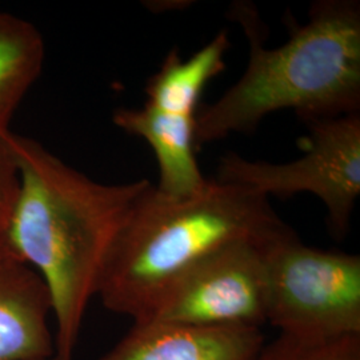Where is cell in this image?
Listing matches in <instances>:
<instances>
[{"instance_id":"4","label":"cell","mask_w":360,"mask_h":360,"mask_svg":"<svg viewBox=\"0 0 360 360\" xmlns=\"http://www.w3.org/2000/svg\"><path fill=\"white\" fill-rule=\"evenodd\" d=\"M267 323L303 340L360 336V257L306 245L292 229L267 248Z\"/></svg>"},{"instance_id":"2","label":"cell","mask_w":360,"mask_h":360,"mask_svg":"<svg viewBox=\"0 0 360 360\" xmlns=\"http://www.w3.org/2000/svg\"><path fill=\"white\" fill-rule=\"evenodd\" d=\"M229 18L245 32L248 63L218 101L199 108L196 150L233 132L251 134L281 110L302 120L360 114L359 0H318L302 26L287 15L290 35L274 49L264 46L269 31L254 3L235 1Z\"/></svg>"},{"instance_id":"12","label":"cell","mask_w":360,"mask_h":360,"mask_svg":"<svg viewBox=\"0 0 360 360\" xmlns=\"http://www.w3.org/2000/svg\"><path fill=\"white\" fill-rule=\"evenodd\" d=\"M257 360H360V336L334 340H303L279 335Z\"/></svg>"},{"instance_id":"9","label":"cell","mask_w":360,"mask_h":360,"mask_svg":"<svg viewBox=\"0 0 360 360\" xmlns=\"http://www.w3.org/2000/svg\"><path fill=\"white\" fill-rule=\"evenodd\" d=\"M196 117L159 111L144 103L141 108H117L116 127L138 136L153 148L159 181L155 190L168 198H187L202 193L208 184L196 160Z\"/></svg>"},{"instance_id":"11","label":"cell","mask_w":360,"mask_h":360,"mask_svg":"<svg viewBox=\"0 0 360 360\" xmlns=\"http://www.w3.org/2000/svg\"><path fill=\"white\" fill-rule=\"evenodd\" d=\"M44 56L37 27L0 11V138L10 132L13 114L40 75Z\"/></svg>"},{"instance_id":"10","label":"cell","mask_w":360,"mask_h":360,"mask_svg":"<svg viewBox=\"0 0 360 360\" xmlns=\"http://www.w3.org/2000/svg\"><path fill=\"white\" fill-rule=\"evenodd\" d=\"M230 46L229 31L221 30L188 59L183 60L179 50L172 49L147 82L146 104L168 114L196 117L207 84L226 68Z\"/></svg>"},{"instance_id":"5","label":"cell","mask_w":360,"mask_h":360,"mask_svg":"<svg viewBox=\"0 0 360 360\" xmlns=\"http://www.w3.org/2000/svg\"><path fill=\"white\" fill-rule=\"evenodd\" d=\"M303 123L309 129L300 143L303 156L270 163L229 153L219 159L214 179L267 199L312 193L327 208L330 231L342 239L360 196V114L309 117Z\"/></svg>"},{"instance_id":"7","label":"cell","mask_w":360,"mask_h":360,"mask_svg":"<svg viewBox=\"0 0 360 360\" xmlns=\"http://www.w3.org/2000/svg\"><path fill=\"white\" fill-rule=\"evenodd\" d=\"M260 328H212L176 323H134L98 360H257Z\"/></svg>"},{"instance_id":"8","label":"cell","mask_w":360,"mask_h":360,"mask_svg":"<svg viewBox=\"0 0 360 360\" xmlns=\"http://www.w3.org/2000/svg\"><path fill=\"white\" fill-rule=\"evenodd\" d=\"M51 300L38 274L0 247V360L55 356Z\"/></svg>"},{"instance_id":"14","label":"cell","mask_w":360,"mask_h":360,"mask_svg":"<svg viewBox=\"0 0 360 360\" xmlns=\"http://www.w3.org/2000/svg\"><path fill=\"white\" fill-rule=\"evenodd\" d=\"M49 360H59V359H58V358H56V356H53V358H51V359H49Z\"/></svg>"},{"instance_id":"3","label":"cell","mask_w":360,"mask_h":360,"mask_svg":"<svg viewBox=\"0 0 360 360\" xmlns=\"http://www.w3.org/2000/svg\"><path fill=\"white\" fill-rule=\"evenodd\" d=\"M287 229L270 199L235 184L212 178L187 198H168L150 184L116 236L96 296L105 309L143 322L180 278L208 257Z\"/></svg>"},{"instance_id":"1","label":"cell","mask_w":360,"mask_h":360,"mask_svg":"<svg viewBox=\"0 0 360 360\" xmlns=\"http://www.w3.org/2000/svg\"><path fill=\"white\" fill-rule=\"evenodd\" d=\"M3 138L18 172V191L0 247L46 284L56 324L55 356L72 360L110 250L151 183H99L31 138L11 131Z\"/></svg>"},{"instance_id":"13","label":"cell","mask_w":360,"mask_h":360,"mask_svg":"<svg viewBox=\"0 0 360 360\" xmlns=\"http://www.w3.org/2000/svg\"><path fill=\"white\" fill-rule=\"evenodd\" d=\"M16 191H18L16 167H15L11 153L4 142V138H0V231L8 218Z\"/></svg>"},{"instance_id":"6","label":"cell","mask_w":360,"mask_h":360,"mask_svg":"<svg viewBox=\"0 0 360 360\" xmlns=\"http://www.w3.org/2000/svg\"><path fill=\"white\" fill-rule=\"evenodd\" d=\"M281 233L238 243L208 257L180 278L143 322L260 328L267 323L269 307L267 248Z\"/></svg>"}]
</instances>
